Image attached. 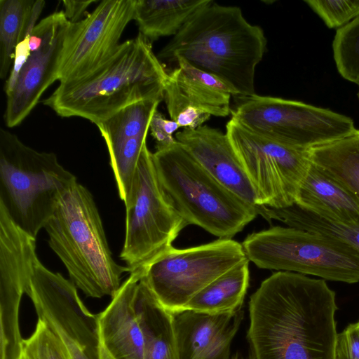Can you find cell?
I'll list each match as a JSON object with an SVG mask.
<instances>
[{"label":"cell","instance_id":"obj_1","mask_svg":"<svg viewBox=\"0 0 359 359\" xmlns=\"http://www.w3.org/2000/svg\"><path fill=\"white\" fill-rule=\"evenodd\" d=\"M336 294L323 279L278 271L251 295L253 359H335Z\"/></svg>","mask_w":359,"mask_h":359},{"label":"cell","instance_id":"obj_2","mask_svg":"<svg viewBox=\"0 0 359 359\" xmlns=\"http://www.w3.org/2000/svg\"><path fill=\"white\" fill-rule=\"evenodd\" d=\"M263 29L240 8L213 1L198 10L160 50L159 60L189 65L226 83L236 96L255 94L257 65L266 50Z\"/></svg>","mask_w":359,"mask_h":359},{"label":"cell","instance_id":"obj_3","mask_svg":"<svg viewBox=\"0 0 359 359\" xmlns=\"http://www.w3.org/2000/svg\"><path fill=\"white\" fill-rule=\"evenodd\" d=\"M168 76L151 43L139 34L122 42L100 67L79 80L60 83L43 104L61 117H81L96 126L120 109L163 100Z\"/></svg>","mask_w":359,"mask_h":359},{"label":"cell","instance_id":"obj_4","mask_svg":"<svg viewBox=\"0 0 359 359\" xmlns=\"http://www.w3.org/2000/svg\"><path fill=\"white\" fill-rule=\"evenodd\" d=\"M44 229L48 244L87 297H113L126 266L112 257L102 219L91 193L78 182L59 202Z\"/></svg>","mask_w":359,"mask_h":359},{"label":"cell","instance_id":"obj_5","mask_svg":"<svg viewBox=\"0 0 359 359\" xmlns=\"http://www.w3.org/2000/svg\"><path fill=\"white\" fill-rule=\"evenodd\" d=\"M160 186L177 213L221 239H231L257 215L252 205L218 182L177 140L153 153Z\"/></svg>","mask_w":359,"mask_h":359},{"label":"cell","instance_id":"obj_6","mask_svg":"<svg viewBox=\"0 0 359 359\" xmlns=\"http://www.w3.org/2000/svg\"><path fill=\"white\" fill-rule=\"evenodd\" d=\"M76 182L54 153L38 151L1 128L0 205L22 231L36 238Z\"/></svg>","mask_w":359,"mask_h":359},{"label":"cell","instance_id":"obj_7","mask_svg":"<svg viewBox=\"0 0 359 359\" xmlns=\"http://www.w3.org/2000/svg\"><path fill=\"white\" fill-rule=\"evenodd\" d=\"M242 245L249 261L261 269L359 282V252L332 237L275 226L248 235Z\"/></svg>","mask_w":359,"mask_h":359},{"label":"cell","instance_id":"obj_8","mask_svg":"<svg viewBox=\"0 0 359 359\" xmlns=\"http://www.w3.org/2000/svg\"><path fill=\"white\" fill-rule=\"evenodd\" d=\"M234 97L231 120L248 131L292 147L310 149L356 130L350 117L302 102L256 93Z\"/></svg>","mask_w":359,"mask_h":359},{"label":"cell","instance_id":"obj_9","mask_svg":"<svg viewBox=\"0 0 359 359\" xmlns=\"http://www.w3.org/2000/svg\"><path fill=\"white\" fill-rule=\"evenodd\" d=\"M126 205V235L120 254L128 272L145 269L173 248L188 224L166 199L157 178L153 153L144 147Z\"/></svg>","mask_w":359,"mask_h":359},{"label":"cell","instance_id":"obj_10","mask_svg":"<svg viewBox=\"0 0 359 359\" xmlns=\"http://www.w3.org/2000/svg\"><path fill=\"white\" fill-rule=\"evenodd\" d=\"M248 259L242 243L233 239L219 238L184 249L173 247L149 265L140 280L164 308L174 311Z\"/></svg>","mask_w":359,"mask_h":359},{"label":"cell","instance_id":"obj_11","mask_svg":"<svg viewBox=\"0 0 359 359\" xmlns=\"http://www.w3.org/2000/svg\"><path fill=\"white\" fill-rule=\"evenodd\" d=\"M226 134L253 187L257 205L281 208L295 203L311 164L309 149L253 133L231 119Z\"/></svg>","mask_w":359,"mask_h":359},{"label":"cell","instance_id":"obj_12","mask_svg":"<svg viewBox=\"0 0 359 359\" xmlns=\"http://www.w3.org/2000/svg\"><path fill=\"white\" fill-rule=\"evenodd\" d=\"M25 294L38 318L64 342L70 359H101L97 316L87 309L70 280L50 271L39 260Z\"/></svg>","mask_w":359,"mask_h":359},{"label":"cell","instance_id":"obj_13","mask_svg":"<svg viewBox=\"0 0 359 359\" xmlns=\"http://www.w3.org/2000/svg\"><path fill=\"white\" fill-rule=\"evenodd\" d=\"M135 0H104L86 18L70 23L60 57L57 81L79 80L103 65L118 49L133 20Z\"/></svg>","mask_w":359,"mask_h":359},{"label":"cell","instance_id":"obj_14","mask_svg":"<svg viewBox=\"0 0 359 359\" xmlns=\"http://www.w3.org/2000/svg\"><path fill=\"white\" fill-rule=\"evenodd\" d=\"M70 23L63 11H58L43 18L34 27L41 37V43L31 52L13 89L6 95L4 118L7 127L19 126L36 106L46 89L57 81L60 57Z\"/></svg>","mask_w":359,"mask_h":359},{"label":"cell","instance_id":"obj_15","mask_svg":"<svg viewBox=\"0 0 359 359\" xmlns=\"http://www.w3.org/2000/svg\"><path fill=\"white\" fill-rule=\"evenodd\" d=\"M175 62L177 67L168 72L163 94L172 120L180 128L195 129L211 116L231 114L230 99L234 93L226 83L181 57Z\"/></svg>","mask_w":359,"mask_h":359},{"label":"cell","instance_id":"obj_16","mask_svg":"<svg viewBox=\"0 0 359 359\" xmlns=\"http://www.w3.org/2000/svg\"><path fill=\"white\" fill-rule=\"evenodd\" d=\"M175 140L222 186L257 206L253 187L226 133L203 125L183 128L175 133Z\"/></svg>","mask_w":359,"mask_h":359},{"label":"cell","instance_id":"obj_17","mask_svg":"<svg viewBox=\"0 0 359 359\" xmlns=\"http://www.w3.org/2000/svg\"><path fill=\"white\" fill-rule=\"evenodd\" d=\"M143 273H130L107 307L97 315L101 359H144V339L135 305Z\"/></svg>","mask_w":359,"mask_h":359},{"label":"cell","instance_id":"obj_18","mask_svg":"<svg viewBox=\"0 0 359 359\" xmlns=\"http://www.w3.org/2000/svg\"><path fill=\"white\" fill-rule=\"evenodd\" d=\"M295 204L326 219L359 224V198L311 162Z\"/></svg>","mask_w":359,"mask_h":359},{"label":"cell","instance_id":"obj_19","mask_svg":"<svg viewBox=\"0 0 359 359\" xmlns=\"http://www.w3.org/2000/svg\"><path fill=\"white\" fill-rule=\"evenodd\" d=\"M135 305L144 339V359H178L172 313L141 280Z\"/></svg>","mask_w":359,"mask_h":359},{"label":"cell","instance_id":"obj_20","mask_svg":"<svg viewBox=\"0 0 359 359\" xmlns=\"http://www.w3.org/2000/svg\"><path fill=\"white\" fill-rule=\"evenodd\" d=\"M211 0H135L133 20L151 43L175 36L198 10Z\"/></svg>","mask_w":359,"mask_h":359},{"label":"cell","instance_id":"obj_21","mask_svg":"<svg viewBox=\"0 0 359 359\" xmlns=\"http://www.w3.org/2000/svg\"><path fill=\"white\" fill-rule=\"evenodd\" d=\"M178 359H200L231 320L233 313L189 309L171 311Z\"/></svg>","mask_w":359,"mask_h":359},{"label":"cell","instance_id":"obj_22","mask_svg":"<svg viewBox=\"0 0 359 359\" xmlns=\"http://www.w3.org/2000/svg\"><path fill=\"white\" fill-rule=\"evenodd\" d=\"M45 6L42 0L0 1V78L8 76L18 43L32 33Z\"/></svg>","mask_w":359,"mask_h":359},{"label":"cell","instance_id":"obj_23","mask_svg":"<svg viewBox=\"0 0 359 359\" xmlns=\"http://www.w3.org/2000/svg\"><path fill=\"white\" fill-rule=\"evenodd\" d=\"M249 259L213 280L182 309L210 314L233 313L241 310L249 285Z\"/></svg>","mask_w":359,"mask_h":359},{"label":"cell","instance_id":"obj_24","mask_svg":"<svg viewBox=\"0 0 359 359\" xmlns=\"http://www.w3.org/2000/svg\"><path fill=\"white\" fill-rule=\"evenodd\" d=\"M309 151L313 165L359 198V130Z\"/></svg>","mask_w":359,"mask_h":359},{"label":"cell","instance_id":"obj_25","mask_svg":"<svg viewBox=\"0 0 359 359\" xmlns=\"http://www.w3.org/2000/svg\"><path fill=\"white\" fill-rule=\"evenodd\" d=\"M257 212L269 221L278 220L290 227L332 237L359 252V224L326 219L295 203L281 208L259 205Z\"/></svg>","mask_w":359,"mask_h":359},{"label":"cell","instance_id":"obj_26","mask_svg":"<svg viewBox=\"0 0 359 359\" xmlns=\"http://www.w3.org/2000/svg\"><path fill=\"white\" fill-rule=\"evenodd\" d=\"M157 100H144L128 105L97 125L107 147L136 137H147L157 110Z\"/></svg>","mask_w":359,"mask_h":359},{"label":"cell","instance_id":"obj_27","mask_svg":"<svg viewBox=\"0 0 359 359\" xmlns=\"http://www.w3.org/2000/svg\"><path fill=\"white\" fill-rule=\"evenodd\" d=\"M332 47L339 73L359 85V17L337 30Z\"/></svg>","mask_w":359,"mask_h":359},{"label":"cell","instance_id":"obj_28","mask_svg":"<svg viewBox=\"0 0 359 359\" xmlns=\"http://www.w3.org/2000/svg\"><path fill=\"white\" fill-rule=\"evenodd\" d=\"M19 359H70V356L58 335L38 318L32 334L22 339Z\"/></svg>","mask_w":359,"mask_h":359},{"label":"cell","instance_id":"obj_29","mask_svg":"<svg viewBox=\"0 0 359 359\" xmlns=\"http://www.w3.org/2000/svg\"><path fill=\"white\" fill-rule=\"evenodd\" d=\"M329 28H340L359 17V0H306Z\"/></svg>","mask_w":359,"mask_h":359},{"label":"cell","instance_id":"obj_30","mask_svg":"<svg viewBox=\"0 0 359 359\" xmlns=\"http://www.w3.org/2000/svg\"><path fill=\"white\" fill-rule=\"evenodd\" d=\"M243 316L242 309L237 311L200 359H229L232 339L239 328Z\"/></svg>","mask_w":359,"mask_h":359},{"label":"cell","instance_id":"obj_31","mask_svg":"<svg viewBox=\"0 0 359 359\" xmlns=\"http://www.w3.org/2000/svg\"><path fill=\"white\" fill-rule=\"evenodd\" d=\"M180 127L173 120L167 119L156 110L150 122L149 130L156 141V150L168 147L176 142L172 135Z\"/></svg>","mask_w":359,"mask_h":359},{"label":"cell","instance_id":"obj_32","mask_svg":"<svg viewBox=\"0 0 359 359\" xmlns=\"http://www.w3.org/2000/svg\"><path fill=\"white\" fill-rule=\"evenodd\" d=\"M335 359H359V327L356 323L348 325L338 333Z\"/></svg>","mask_w":359,"mask_h":359},{"label":"cell","instance_id":"obj_33","mask_svg":"<svg viewBox=\"0 0 359 359\" xmlns=\"http://www.w3.org/2000/svg\"><path fill=\"white\" fill-rule=\"evenodd\" d=\"M96 1H62L64 6L63 12L67 19L72 23H75L83 20L88 14L87 13L88 7L95 3Z\"/></svg>","mask_w":359,"mask_h":359},{"label":"cell","instance_id":"obj_34","mask_svg":"<svg viewBox=\"0 0 359 359\" xmlns=\"http://www.w3.org/2000/svg\"><path fill=\"white\" fill-rule=\"evenodd\" d=\"M231 359H253L251 355L249 357H244L239 353H236Z\"/></svg>","mask_w":359,"mask_h":359},{"label":"cell","instance_id":"obj_35","mask_svg":"<svg viewBox=\"0 0 359 359\" xmlns=\"http://www.w3.org/2000/svg\"><path fill=\"white\" fill-rule=\"evenodd\" d=\"M357 95H358V100H359V85H358V92L357 93Z\"/></svg>","mask_w":359,"mask_h":359},{"label":"cell","instance_id":"obj_36","mask_svg":"<svg viewBox=\"0 0 359 359\" xmlns=\"http://www.w3.org/2000/svg\"><path fill=\"white\" fill-rule=\"evenodd\" d=\"M358 327H359V321L358 323H356Z\"/></svg>","mask_w":359,"mask_h":359}]
</instances>
